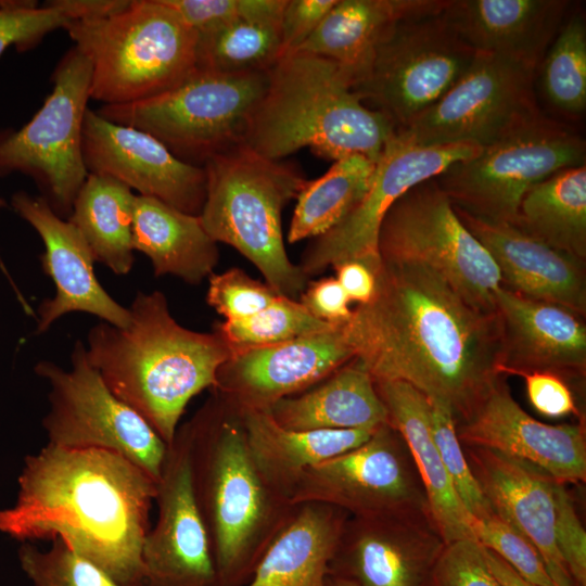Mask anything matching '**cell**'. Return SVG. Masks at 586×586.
Segmentation results:
<instances>
[{
    "instance_id": "cell-1",
    "label": "cell",
    "mask_w": 586,
    "mask_h": 586,
    "mask_svg": "<svg viewBox=\"0 0 586 586\" xmlns=\"http://www.w3.org/2000/svg\"><path fill=\"white\" fill-rule=\"evenodd\" d=\"M373 297L343 324L374 381H402L466 420L500 377L496 311L467 300L436 271L382 262Z\"/></svg>"
},
{
    "instance_id": "cell-2",
    "label": "cell",
    "mask_w": 586,
    "mask_h": 586,
    "mask_svg": "<svg viewBox=\"0 0 586 586\" xmlns=\"http://www.w3.org/2000/svg\"><path fill=\"white\" fill-rule=\"evenodd\" d=\"M0 533L61 539L123 586H146L142 546L156 483L122 455L48 444L25 457Z\"/></svg>"
},
{
    "instance_id": "cell-3",
    "label": "cell",
    "mask_w": 586,
    "mask_h": 586,
    "mask_svg": "<svg viewBox=\"0 0 586 586\" xmlns=\"http://www.w3.org/2000/svg\"><path fill=\"white\" fill-rule=\"evenodd\" d=\"M124 328L92 327L86 352L91 366L122 402L168 446L190 400L217 383L232 349L217 332L179 324L160 291L138 292Z\"/></svg>"
},
{
    "instance_id": "cell-4",
    "label": "cell",
    "mask_w": 586,
    "mask_h": 586,
    "mask_svg": "<svg viewBox=\"0 0 586 586\" xmlns=\"http://www.w3.org/2000/svg\"><path fill=\"white\" fill-rule=\"evenodd\" d=\"M191 481L219 586H244L295 506L263 480L240 413L213 396L187 422Z\"/></svg>"
},
{
    "instance_id": "cell-5",
    "label": "cell",
    "mask_w": 586,
    "mask_h": 586,
    "mask_svg": "<svg viewBox=\"0 0 586 586\" xmlns=\"http://www.w3.org/2000/svg\"><path fill=\"white\" fill-rule=\"evenodd\" d=\"M396 129L354 91L335 62L304 51L281 55L268 71V87L243 143L275 161L308 148L336 161L364 155L374 162Z\"/></svg>"
},
{
    "instance_id": "cell-6",
    "label": "cell",
    "mask_w": 586,
    "mask_h": 586,
    "mask_svg": "<svg viewBox=\"0 0 586 586\" xmlns=\"http://www.w3.org/2000/svg\"><path fill=\"white\" fill-rule=\"evenodd\" d=\"M203 168L206 192L199 216L208 235L242 254L277 293L298 301L309 279L288 256L281 215L307 179L244 143L213 155Z\"/></svg>"
},
{
    "instance_id": "cell-7",
    "label": "cell",
    "mask_w": 586,
    "mask_h": 586,
    "mask_svg": "<svg viewBox=\"0 0 586 586\" xmlns=\"http://www.w3.org/2000/svg\"><path fill=\"white\" fill-rule=\"evenodd\" d=\"M65 30L90 64V98L103 105L161 94L196 68L198 34L164 0H131L115 15L73 21Z\"/></svg>"
},
{
    "instance_id": "cell-8",
    "label": "cell",
    "mask_w": 586,
    "mask_h": 586,
    "mask_svg": "<svg viewBox=\"0 0 586 586\" xmlns=\"http://www.w3.org/2000/svg\"><path fill=\"white\" fill-rule=\"evenodd\" d=\"M268 87V72L225 74L195 68L174 88L137 102L102 105L104 118L143 130L198 166L243 143Z\"/></svg>"
},
{
    "instance_id": "cell-9",
    "label": "cell",
    "mask_w": 586,
    "mask_h": 586,
    "mask_svg": "<svg viewBox=\"0 0 586 586\" xmlns=\"http://www.w3.org/2000/svg\"><path fill=\"white\" fill-rule=\"evenodd\" d=\"M585 161L583 137L545 116L450 165L435 179L456 208L517 225L521 200L533 186L561 169L586 165Z\"/></svg>"
},
{
    "instance_id": "cell-10",
    "label": "cell",
    "mask_w": 586,
    "mask_h": 586,
    "mask_svg": "<svg viewBox=\"0 0 586 586\" xmlns=\"http://www.w3.org/2000/svg\"><path fill=\"white\" fill-rule=\"evenodd\" d=\"M378 253L382 262L423 265L472 304L496 311L498 267L435 178L412 187L392 205L379 230Z\"/></svg>"
},
{
    "instance_id": "cell-11",
    "label": "cell",
    "mask_w": 586,
    "mask_h": 586,
    "mask_svg": "<svg viewBox=\"0 0 586 586\" xmlns=\"http://www.w3.org/2000/svg\"><path fill=\"white\" fill-rule=\"evenodd\" d=\"M34 371L49 385V410L42 419L48 444L114 451L158 481L167 445L107 387L84 343H75L69 369L41 360Z\"/></svg>"
},
{
    "instance_id": "cell-12",
    "label": "cell",
    "mask_w": 586,
    "mask_h": 586,
    "mask_svg": "<svg viewBox=\"0 0 586 586\" xmlns=\"http://www.w3.org/2000/svg\"><path fill=\"white\" fill-rule=\"evenodd\" d=\"M91 67L73 47L53 74V88L31 119L0 131V177H31L54 212L66 219L89 173L82 156V126L90 98Z\"/></svg>"
},
{
    "instance_id": "cell-13",
    "label": "cell",
    "mask_w": 586,
    "mask_h": 586,
    "mask_svg": "<svg viewBox=\"0 0 586 586\" xmlns=\"http://www.w3.org/2000/svg\"><path fill=\"white\" fill-rule=\"evenodd\" d=\"M442 12L397 23L379 46L368 75L354 89L396 130L445 95L476 56Z\"/></svg>"
},
{
    "instance_id": "cell-14",
    "label": "cell",
    "mask_w": 586,
    "mask_h": 586,
    "mask_svg": "<svg viewBox=\"0 0 586 586\" xmlns=\"http://www.w3.org/2000/svg\"><path fill=\"white\" fill-rule=\"evenodd\" d=\"M536 71L509 59L477 52L470 68L436 103L395 131L420 146H488L546 115L535 92Z\"/></svg>"
},
{
    "instance_id": "cell-15",
    "label": "cell",
    "mask_w": 586,
    "mask_h": 586,
    "mask_svg": "<svg viewBox=\"0 0 586 586\" xmlns=\"http://www.w3.org/2000/svg\"><path fill=\"white\" fill-rule=\"evenodd\" d=\"M290 502L326 504L355 518H431L411 454L390 423L361 445L309 468Z\"/></svg>"
},
{
    "instance_id": "cell-16",
    "label": "cell",
    "mask_w": 586,
    "mask_h": 586,
    "mask_svg": "<svg viewBox=\"0 0 586 586\" xmlns=\"http://www.w3.org/2000/svg\"><path fill=\"white\" fill-rule=\"evenodd\" d=\"M482 150L473 144L411 145L395 133L375 163L371 184L360 203L333 229L314 239L298 265L317 276L345 260H362L374 271L381 264L378 235L392 205L420 182L437 177L450 165Z\"/></svg>"
},
{
    "instance_id": "cell-17",
    "label": "cell",
    "mask_w": 586,
    "mask_h": 586,
    "mask_svg": "<svg viewBox=\"0 0 586 586\" xmlns=\"http://www.w3.org/2000/svg\"><path fill=\"white\" fill-rule=\"evenodd\" d=\"M154 501L156 520L142 546L146 586H219L192 488L187 422L167 446Z\"/></svg>"
},
{
    "instance_id": "cell-18",
    "label": "cell",
    "mask_w": 586,
    "mask_h": 586,
    "mask_svg": "<svg viewBox=\"0 0 586 586\" xmlns=\"http://www.w3.org/2000/svg\"><path fill=\"white\" fill-rule=\"evenodd\" d=\"M82 156L89 174L110 176L175 208L200 215L205 200L203 166L178 158L150 133L113 123L88 109L82 126Z\"/></svg>"
},
{
    "instance_id": "cell-19",
    "label": "cell",
    "mask_w": 586,
    "mask_h": 586,
    "mask_svg": "<svg viewBox=\"0 0 586 586\" xmlns=\"http://www.w3.org/2000/svg\"><path fill=\"white\" fill-rule=\"evenodd\" d=\"M343 324L292 341L232 351L213 392L238 411L268 410L318 384L353 360Z\"/></svg>"
},
{
    "instance_id": "cell-20",
    "label": "cell",
    "mask_w": 586,
    "mask_h": 586,
    "mask_svg": "<svg viewBox=\"0 0 586 586\" xmlns=\"http://www.w3.org/2000/svg\"><path fill=\"white\" fill-rule=\"evenodd\" d=\"M456 429L462 446L495 450L563 484L586 481L584 417L559 425L534 419L513 398L504 375Z\"/></svg>"
},
{
    "instance_id": "cell-21",
    "label": "cell",
    "mask_w": 586,
    "mask_h": 586,
    "mask_svg": "<svg viewBox=\"0 0 586 586\" xmlns=\"http://www.w3.org/2000/svg\"><path fill=\"white\" fill-rule=\"evenodd\" d=\"M444 546L430 517H348L329 575L358 586H424Z\"/></svg>"
},
{
    "instance_id": "cell-22",
    "label": "cell",
    "mask_w": 586,
    "mask_h": 586,
    "mask_svg": "<svg viewBox=\"0 0 586 586\" xmlns=\"http://www.w3.org/2000/svg\"><path fill=\"white\" fill-rule=\"evenodd\" d=\"M11 207L30 225L44 245L42 269L55 286L54 296L38 307L36 333L46 332L53 322L69 313H87L103 322L124 328L130 321L129 309L117 303L95 277L94 257L78 229L59 216L42 195L17 191Z\"/></svg>"
},
{
    "instance_id": "cell-23",
    "label": "cell",
    "mask_w": 586,
    "mask_h": 586,
    "mask_svg": "<svg viewBox=\"0 0 586 586\" xmlns=\"http://www.w3.org/2000/svg\"><path fill=\"white\" fill-rule=\"evenodd\" d=\"M495 308L500 328V375L550 372L563 380L585 378V317L504 285L495 292Z\"/></svg>"
},
{
    "instance_id": "cell-24",
    "label": "cell",
    "mask_w": 586,
    "mask_h": 586,
    "mask_svg": "<svg viewBox=\"0 0 586 586\" xmlns=\"http://www.w3.org/2000/svg\"><path fill=\"white\" fill-rule=\"evenodd\" d=\"M455 209L497 265L501 285L586 316L585 260L547 245L517 225Z\"/></svg>"
},
{
    "instance_id": "cell-25",
    "label": "cell",
    "mask_w": 586,
    "mask_h": 586,
    "mask_svg": "<svg viewBox=\"0 0 586 586\" xmlns=\"http://www.w3.org/2000/svg\"><path fill=\"white\" fill-rule=\"evenodd\" d=\"M463 447L469 466L495 513L535 546L556 586H577L555 539V480L495 450Z\"/></svg>"
},
{
    "instance_id": "cell-26",
    "label": "cell",
    "mask_w": 586,
    "mask_h": 586,
    "mask_svg": "<svg viewBox=\"0 0 586 586\" xmlns=\"http://www.w3.org/2000/svg\"><path fill=\"white\" fill-rule=\"evenodd\" d=\"M572 5L568 0H446L442 13L474 51L537 71Z\"/></svg>"
},
{
    "instance_id": "cell-27",
    "label": "cell",
    "mask_w": 586,
    "mask_h": 586,
    "mask_svg": "<svg viewBox=\"0 0 586 586\" xmlns=\"http://www.w3.org/2000/svg\"><path fill=\"white\" fill-rule=\"evenodd\" d=\"M445 4L446 0H337L297 51L335 62L351 76L355 89L397 23L441 13Z\"/></svg>"
},
{
    "instance_id": "cell-28",
    "label": "cell",
    "mask_w": 586,
    "mask_h": 586,
    "mask_svg": "<svg viewBox=\"0 0 586 586\" xmlns=\"http://www.w3.org/2000/svg\"><path fill=\"white\" fill-rule=\"evenodd\" d=\"M374 384L387 411L388 423L399 432L411 454L431 519L445 544L475 540L471 517L458 498L433 441L428 398L402 381H374Z\"/></svg>"
},
{
    "instance_id": "cell-29",
    "label": "cell",
    "mask_w": 586,
    "mask_h": 586,
    "mask_svg": "<svg viewBox=\"0 0 586 586\" xmlns=\"http://www.w3.org/2000/svg\"><path fill=\"white\" fill-rule=\"evenodd\" d=\"M252 459L266 484L290 498L311 467L365 443L377 429L294 431L266 410L239 411Z\"/></svg>"
},
{
    "instance_id": "cell-30",
    "label": "cell",
    "mask_w": 586,
    "mask_h": 586,
    "mask_svg": "<svg viewBox=\"0 0 586 586\" xmlns=\"http://www.w3.org/2000/svg\"><path fill=\"white\" fill-rule=\"evenodd\" d=\"M348 517L326 504L296 505L244 586H327L329 564Z\"/></svg>"
},
{
    "instance_id": "cell-31",
    "label": "cell",
    "mask_w": 586,
    "mask_h": 586,
    "mask_svg": "<svg viewBox=\"0 0 586 586\" xmlns=\"http://www.w3.org/2000/svg\"><path fill=\"white\" fill-rule=\"evenodd\" d=\"M267 411L278 424L294 431L378 429L388 423L374 380L356 358Z\"/></svg>"
},
{
    "instance_id": "cell-32",
    "label": "cell",
    "mask_w": 586,
    "mask_h": 586,
    "mask_svg": "<svg viewBox=\"0 0 586 586\" xmlns=\"http://www.w3.org/2000/svg\"><path fill=\"white\" fill-rule=\"evenodd\" d=\"M133 250L151 262L154 276H175L200 284L218 264L217 243L199 215L184 213L160 200L138 195L132 225Z\"/></svg>"
},
{
    "instance_id": "cell-33",
    "label": "cell",
    "mask_w": 586,
    "mask_h": 586,
    "mask_svg": "<svg viewBox=\"0 0 586 586\" xmlns=\"http://www.w3.org/2000/svg\"><path fill=\"white\" fill-rule=\"evenodd\" d=\"M136 196L129 187L110 176L89 174L67 218L81 233L94 260L117 276L128 275L135 263Z\"/></svg>"
},
{
    "instance_id": "cell-34",
    "label": "cell",
    "mask_w": 586,
    "mask_h": 586,
    "mask_svg": "<svg viewBox=\"0 0 586 586\" xmlns=\"http://www.w3.org/2000/svg\"><path fill=\"white\" fill-rule=\"evenodd\" d=\"M517 226L586 260V165L561 169L533 186L521 200Z\"/></svg>"
},
{
    "instance_id": "cell-35",
    "label": "cell",
    "mask_w": 586,
    "mask_h": 586,
    "mask_svg": "<svg viewBox=\"0 0 586 586\" xmlns=\"http://www.w3.org/2000/svg\"><path fill=\"white\" fill-rule=\"evenodd\" d=\"M375 163L364 155H349L334 161L322 176L306 180L296 198L288 242L315 239L337 226L367 193Z\"/></svg>"
},
{
    "instance_id": "cell-36",
    "label": "cell",
    "mask_w": 586,
    "mask_h": 586,
    "mask_svg": "<svg viewBox=\"0 0 586 586\" xmlns=\"http://www.w3.org/2000/svg\"><path fill=\"white\" fill-rule=\"evenodd\" d=\"M280 56V21L240 20L198 34V69L268 72Z\"/></svg>"
},
{
    "instance_id": "cell-37",
    "label": "cell",
    "mask_w": 586,
    "mask_h": 586,
    "mask_svg": "<svg viewBox=\"0 0 586 586\" xmlns=\"http://www.w3.org/2000/svg\"><path fill=\"white\" fill-rule=\"evenodd\" d=\"M536 78L545 101L575 118L586 110V18L578 5L569 11L544 55Z\"/></svg>"
},
{
    "instance_id": "cell-38",
    "label": "cell",
    "mask_w": 586,
    "mask_h": 586,
    "mask_svg": "<svg viewBox=\"0 0 586 586\" xmlns=\"http://www.w3.org/2000/svg\"><path fill=\"white\" fill-rule=\"evenodd\" d=\"M335 326L315 318L300 301L281 295L249 318L216 323L214 331L232 351H241L292 341Z\"/></svg>"
},
{
    "instance_id": "cell-39",
    "label": "cell",
    "mask_w": 586,
    "mask_h": 586,
    "mask_svg": "<svg viewBox=\"0 0 586 586\" xmlns=\"http://www.w3.org/2000/svg\"><path fill=\"white\" fill-rule=\"evenodd\" d=\"M17 558L33 586H123L61 539L47 550L23 543Z\"/></svg>"
},
{
    "instance_id": "cell-40",
    "label": "cell",
    "mask_w": 586,
    "mask_h": 586,
    "mask_svg": "<svg viewBox=\"0 0 586 586\" xmlns=\"http://www.w3.org/2000/svg\"><path fill=\"white\" fill-rule=\"evenodd\" d=\"M428 403L431 434L458 498L472 519L491 515L494 510L469 466L451 411L437 400Z\"/></svg>"
},
{
    "instance_id": "cell-41",
    "label": "cell",
    "mask_w": 586,
    "mask_h": 586,
    "mask_svg": "<svg viewBox=\"0 0 586 586\" xmlns=\"http://www.w3.org/2000/svg\"><path fill=\"white\" fill-rule=\"evenodd\" d=\"M475 540L492 550L521 577L537 586H556L535 546L495 511L481 520L471 518Z\"/></svg>"
},
{
    "instance_id": "cell-42",
    "label": "cell",
    "mask_w": 586,
    "mask_h": 586,
    "mask_svg": "<svg viewBox=\"0 0 586 586\" xmlns=\"http://www.w3.org/2000/svg\"><path fill=\"white\" fill-rule=\"evenodd\" d=\"M267 283L250 277L240 268H230L208 278L207 304L226 321L249 318L278 300Z\"/></svg>"
},
{
    "instance_id": "cell-43",
    "label": "cell",
    "mask_w": 586,
    "mask_h": 586,
    "mask_svg": "<svg viewBox=\"0 0 586 586\" xmlns=\"http://www.w3.org/2000/svg\"><path fill=\"white\" fill-rule=\"evenodd\" d=\"M71 23L55 7H39L33 0H0V56L14 46L18 51L33 48L49 33Z\"/></svg>"
},
{
    "instance_id": "cell-44",
    "label": "cell",
    "mask_w": 586,
    "mask_h": 586,
    "mask_svg": "<svg viewBox=\"0 0 586 586\" xmlns=\"http://www.w3.org/2000/svg\"><path fill=\"white\" fill-rule=\"evenodd\" d=\"M196 34L240 20L280 21L286 0H164Z\"/></svg>"
},
{
    "instance_id": "cell-45",
    "label": "cell",
    "mask_w": 586,
    "mask_h": 586,
    "mask_svg": "<svg viewBox=\"0 0 586 586\" xmlns=\"http://www.w3.org/2000/svg\"><path fill=\"white\" fill-rule=\"evenodd\" d=\"M424 586H504L491 571L483 546L473 539L445 544Z\"/></svg>"
},
{
    "instance_id": "cell-46",
    "label": "cell",
    "mask_w": 586,
    "mask_h": 586,
    "mask_svg": "<svg viewBox=\"0 0 586 586\" xmlns=\"http://www.w3.org/2000/svg\"><path fill=\"white\" fill-rule=\"evenodd\" d=\"M565 485L553 482L555 539L575 584L586 586V532Z\"/></svg>"
},
{
    "instance_id": "cell-47",
    "label": "cell",
    "mask_w": 586,
    "mask_h": 586,
    "mask_svg": "<svg viewBox=\"0 0 586 586\" xmlns=\"http://www.w3.org/2000/svg\"><path fill=\"white\" fill-rule=\"evenodd\" d=\"M337 0H286L281 20V55L296 52Z\"/></svg>"
},
{
    "instance_id": "cell-48",
    "label": "cell",
    "mask_w": 586,
    "mask_h": 586,
    "mask_svg": "<svg viewBox=\"0 0 586 586\" xmlns=\"http://www.w3.org/2000/svg\"><path fill=\"white\" fill-rule=\"evenodd\" d=\"M522 377L528 400L539 413L550 418L569 415L582 418L573 394L561 377L550 372H532Z\"/></svg>"
},
{
    "instance_id": "cell-49",
    "label": "cell",
    "mask_w": 586,
    "mask_h": 586,
    "mask_svg": "<svg viewBox=\"0 0 586 586\" xmlns=\"http://www.w3.org/2000/svg\"><path fill=\"white\" fill-rule=\"evenodd\" d=\"M317 319L344 324L353 314L349 298L334 277L309 281L298 300Z\"/></svg>"
},
{
    "instance_id": "cell-50",
    "label": "cell",
    "mask_w": 586,
    "mask_h": 586,
    "mask_svg": "<svg viewBox=\"0 0 586 586\" xmlns=\"http://www.w3.org/2000/svg\"><path fill=\"white\" fill-rule=\"evenodd\" d=\"M335 279L351 302L367 304L374 295V270L362 260H345L333 267Z\"/></svg>"
},
{
    "instance_id": "cell-51",
    "label": "cell",
    "mask_w": 586,
    "mask_h": 586,
    "mask_svg": "<svg viewBox=\"0 0 586 586\" xmlns=\"http://www.w3.org/2000/svg\"><path fill=\"white\" fill-rule=\"evenodd\" d=\"M48 2L73 22L110 17L128 8L131 0H51Z\"/></svg>"
},
{
    "instance_id": "cell-52",
    "label": "cell",
    "mask_w": 586,
    "mask_h": 586,
    "mask_svg": "<svg viewBox=\"0 0 586 586\" xmlns=\"http://www.w3.org/2000/svg\"><path fill=\"white\" fill-rule=\"evenodd\" d=\"M491 571L504 586H537L521 577L510 565L492 550L483 547Z\"/></svg>"
},
{
    "instance_id": "cell-53",
    "label": "cell",
    "mask_w": 586,
    "mask_h": 586,
    "mask_svg": "<svg viewBox=\"0 0 586 586\" xmlns=\"http://www.w3.org/2000/svg\"><path fill=\"white\" fill-rule=\"evenodd\" d=\"M5 206H7V202L0 196V207H5ZM0 269L3 272V275L5 276V278L8 279L9 283L11 284L15 296L17 297L20 304L23 307V310H27L29 308L28 307L29 304L27 303L26 298L23 296L22 292L18 290L16 284L14 283V280L12 278V276L10 275V272L8 271V269L5 267V264L3 263L1 257H0Z\"/></svg>"
},
{
    "instance_id": "cell-54",
    "label": "cell",
    "mask_w": 586,
    "mask_h": 586,
    "mask_svg": "<svg viewBox=\"0 0 586 586\" xmlns=\"http://www.w3.org/2000/svg\"><path fill=\"white\" fill-rule=\"evenodd\" d=\"M327 586H358L357 584L336 576L329 575Z\"/></svg>"
}]
</instances>
